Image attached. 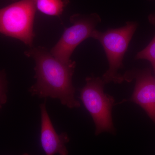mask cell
Returning <instances> with one entry per match:
<instances>
[{"instance_id": "1", "label": "cell", "mask_w": 155, "mask_h": 155, "mask_svg": "<svg viewBox=\"0 0 155 155\" xmlns=\"http://www.w3.org/2000/svg\"><path fill=\"white\" fill-rule=\"evenodd\" d=\"M25 54L35 62L36 82L29 90L32 95L58 99L70 109L80 107V102L75 99V88L72 82L75 61L62 62L42 47L31 48Z\"/></svg>"}, {"instance_id": "2", "label": "cell", "mask_w": 155, "mask_h": 155, "mask_svg": "<svg viewBox=\"0 0 155 155\" xmlns=\"http://www.w3.org/2000/svg\"><path fill=\"white\" fill-rule=\"evenodd\" d=\"M137 26V22L131 21L126 22L125 25L120 28H110L104 32L95 29L93 32L92 38L101 43L109 62V69L102 78L105 84L121 83L124 81L123 75L119 71L123 67L124 56Z\"/></svg>"}, {"instance_id": "3", "label": "cell", "mask_w": 155, "mask_h": 155, "mask_svg": "<svg viewBox=\"0 0 155 155\" xmlns=\"http://www.w3.org/2000/svg\"><path fill=\"white\" fill-rule=\"evenodd\" d=\"M36 0H19L0 9V34L32 46Z\"/></svg>"}, {"instance_id": "4", "label": "cell", "mask_w": 155, "mask_h": 155, "mask_svg": "<svg viewBox=\"0 0 155 155\" xmlns=\"http://www.w3.org/2000/svg\"><path fill=\"white\" fill-rule=\"evenodd\" d=\"M85 81L86 84L80 90V98L95 125V134L104 132L114 134L116 130L112 116L114 97L105 93V83L101 78L92 76Z\"/></svg>"}, {"instance_id": "5", "label": "cell", "mask_w": 155, "mask_h": 155, "mask_svg": "<svg viewBox=\"0 0 155 155\" xmlns=\"http://www.w3.org/2000/svg\"><path fill=\"white\" fill-rule=\"evenodd\" d=\"M101 21V17L96 13L72 15L70 18L72 26L65 30L50 52L64 63L72 61L70 57L75 48L87 38H91L96 26Z\"/></svg>"}, {"instance_id": "6", "label": "cell", "mask_w": 155, "mask_h": 155, "mask_svg": "<svg viewBox=\"0 0 155 155\" xmlns=\"http://www.w3.org/2000/svg\"><path fill=\"white\" fill-rule=\"evenodd\" d=\"M128 82L136 81L132 96L128 101L135 103L147 114L155 124V78L150 69H133L123 75Z\"/></svg>"}, {"instance_id": "7", "label": "cell", "mask_w": 155, "mask_h": 155, "mask_svg": "<svg viewBox=\"0 0 155 155\" xmlns=\"http://www.w3.org/2000/svg\"><path fill=\"white\" fill-rule=\"evenodd\" d=\"M41 116V143L46 155H68L66 143L69 138L66 133L59 134L53 126L46 107V102L40 106Z\"/></svg>"}, {"instance_id": "8", "label": "cell", "mask_w": 155, "mask_h": 155, "mask_svg": "<svg viewBox=\"0 0 155 155\" xmlns=\"http://www.w3.org/2000/svg\"><path fill=\"white\" fill-rule=\"evenodd\" d=\"M69 2L68 0H36L37 10L49 16H60Z\"/></svg>"}, {"instance_id": "9", "label": "cell", "mask_w": 155, "mask_h": 155, "mask_svg": "<svg viewBox=\"0 0 155 155\" xmlns=\"http://www.w3.org/2000/svg\"><path fill=\"white\" fill-rule=\"evenodd\" d=\"M150 23L155 26V12L148 17ZM136 60H146L150 62L152 67L155 66V35L149 44L139 52L135 56Z\"/></svg>"}, {"instance_id": "10", "label": "cell", "mask_w": 155, "mask_h": 155, "mask_svg": "<svg viewBox=\"0 0 155 155\" xmlns=\"http://www.w3.org/2000/svg\"><path fill=\"white\" fill-rule=\"evenodd\" d=\"M7 91L5 76L2 72H0V109L7 102Z\"/></svg>"}, {"instance_id": "11", "label": "cell", "mask_w": 155, "mask_h": 155, "mask_svg": "<svg viewBox=\"0 0 155 155\" xmlns=\"http://www.w3.org/2000/svg\"><path fill=\"white\" fill-rule=\"evenodd\" d=\"M153 69L154 71L155 72V67H153Z\"/></svg>"}, {"instance_id": "12", "label": "cell", "mask_w": 155, "mask_h": 155, "mask_svg": "<svg viewBox=\"0 0 155 155\" xmlns=\"http://www.w3.org/2000/svg\"><path fill=\"white\" fill-rule=\"evenodd\" d=\"M22 155H29L28 154H27V153H24V154H23Z\"/></svg>"}, {"instance_id": "13", "label": "cell", "mask_w": 155, "mask_h": 155, "mask_svg": "<svg viewBox=\"0 0 155 155\" xmlns=\"http://www.w3.org/2000/svg\"><path fill=\"white\" fill-rule=\"evenodd\" d=\"M12 1H19V0H12Z\"/></svg>"}]
</instances>
